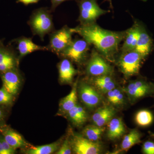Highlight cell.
Masks as SVG:
<instances>
[{
  "instance_id": "4",
  "label": "cell",
  "mask_w": 154,
  "mask_h": 154,
  "mask_svg": "<svg viewBox=\"0 0 154 154\" xmlns=\"http://www.w3.org/2000/svg\"><path fill=\"white\" fill-rule=\"evenodd\" d=\"M124 90L131 101L136 102L145 97L153 96L154 84L144 79H139L130 83Z\"/></svg>"
},
{
  "instance_id": "27",
  "label": "cell",
  "mask_w": 154,
  "mask_h": 154,
  "mask_svg": "<svg viewBox=\"0 0 154 154\" xmlns=\"http://www.w3.org/2000/svg\"><path fill=\"white\" fill-rule=\"evenodd\" d=\"M107 98L108 102L114 106H120L124 102V94L121 91L116 88L107 92Z\"/></svg>"
},
{
  "instance_id": "9",
  "label": "cell",
  "mask_w": 154,
  "mask_h": 154,
  "mask_svg": "<svg viewBox=\"0 0 154 154\" xmlns=\"http://www.w3.org/2000/svg\"><path fill=\"white\" fill-rule=\"evenodd\" d=\"M86 70L88 75L95 77L110 75L113 72L111 66L96 52L93 53L91 56Z\"/></svg>"
},
{
  "instance_id": "11",
  "label": "cell",
  "mask_w": 154,
  "mask_h": 154,
  "mask_svg": "<svg viewBox=\"0 0 154 154\" xmlns=\"http://www.w3.org/2000/svg\"><path fill=\"white\" fill-rule=\"evenodd\" d=\"M3 87L13 96L19 91L21 84V78L17 69L11 70L2 74Z\"/></svg>"
},
{
  "instance_id": "15",
  "label": "cell",
  "mask_w": 154,
  "mask_h": 154,
  "mask_svg": "<svg viewBox=\"0 0 154 154\" xmlns=\"http://www.w3.org/2000/svg\"><path fill=\"white\" fill-rule=\"evenodd\" d=\"M19 57H23L29 54L40 50H47L48 48L42 46L34 43L31 38L22 37L16 40Z\"/></svg>"
},
{
  "instance_id": "13",
  "label": "cell",
  "mask_w": 154,
  "mask_h": 154,
  "mask_svg": "<svg viewBox=\"0 0 154 154\" xmlns=\"http://www.w3.org/2000/svg\"><path fill=\"white\" fill-rule=\"evenodd\" d=\"M139 35L134 50L144 58L149 55L152 47V41L143 25L139 24Z\"/></svg>"
},
{
  "instance_id": "18",
  "label": "cell",
  "mask_w": 154,
  "mask_h": 154,
  "mask_svg": "<svg viewBox=\"0 0 154 154\" xmlns=\"http://www.w3.org/2000/svg\"><path fill=\"white\" fill-rule=\"evenodd\" d=\"M107 124V137L109 139H118L125 132L124 123L121 119H112Z\"/></svg>"
},
{
  "instance_id": "17",
  "label": "cell",
  "mask_w": 154,
  "mask_h": 154,
  "mask_svg": "<svg viewBox=\"0 0 154 154\" xmlns=\"http://www.w3.org/2000/svg\"><path fill=\"white\" fill-rule=\"evenodd\" d=\"M59 79L61 82L65 84L72 83L77 71L70 61L65 58L59 64Z\"/></svg>"
},
{
  "instance_id": "10",
  "label": "cell",
  "mask_w": 154,
  "mask_h": 154,
  "mask_svg": "<svg viewBox=\"0 0 154 154\" xmlns=\"http://www.w3.org/2000/svg\"><path fill=\"white\" fill-rule=\"evenodd\" d=\"M79 94L82 102L90 109L98 107L102 102L101 95L93 86L87 83H81Z\"/></svg>"
},
{
  "instance_id": "29",
  "label": "cell",
  "mask_w": 154,
  "mask_h": 154,
  "mask_svg": "<svg viewBox=\"0 0 154 154\" xmlns=\"http://www.w3.org/2000/svg\"><path fill=\"white\" fill-rule=\"evenodd\" d=\"M72 149L69 140H66L64 141L61 146L56 152V154H70L72 153Z\"/></svg>"
},
{
  "instance_id": "32",
  "label": "cell",
  "mask_w": 154,
  "mask_h": 154,
  "mask_svg": "<svg viewBox=\"0 0 154 154\" xmlns=\"http://www.w3.org/2000/svg\"><path fill=\"white\" fill-rule=\"evenodd\" d=\"M40 0H17V2L22 3L26 5L38 2Z\"/></svg>"
},
{
  "instance_id": "26",
  "label": "cell",
  "mask_w": 154,
  "mask_h": 154,
  "mask_svg": "<svg viewBox=\"0 0 154 154\" xmlns=\"http://www.w3.org/2000/svg\"><path fill=\"white\" fill-rule=\"evenodd\" d=\"M105 131V128L96 125H89L84 128L83 134L84 137L94 142H98L101 139L102 134Z\"/></svg>"
},
{
  "instance_id": "1",
  "label": "cell",
  "mask_w": 154,
  "mask_h": 154,
  "mask_svg": "<svg viewBox=\"0 0 154 154\" xmlns=\"http://www.w3.org/2000/svg\"><path fill=\"white\" fill-rule=\"evenodd\" d=\"M72 29L74 33L79 34L89 44L94 45L108 59L116 52L119 43L125 36L124 33L105 30L95 23L80 25Z\"/></svg>"
},
{
  "instance_id": "16",
  "label": "cell",
  "mask_w": 154,
  "mask_h": 154,
  "mask_svg": "<svg viewBox=\"0 0 154 154\" xmlns=\"http://www.w3.org/2000/svg\"><path fill=\"white\" fill-rule=\"evenodd\" d=\"M115 110L110 106H103L98 108L92 116L94 125L103 127L107 124L115 115Z\"/></svg>"
},
{
  "instance_id": "38",
  "label": "cell",
  "mask_w": 154,
  "mask_h": 154,
  "mask_svg": "<svg viewBox=\"0 0 154 154\" xmlns=\"http://www.w3.org/2000/svg\"><path fill=\"white\" fill-rule=\"evenodd\" d=\"M153 96H154V94Z\"/></svg>"
},
{
  "instance_id": "7",
  "label": "cell",
  "mask_w": 154,
  "mask_h": 154,
  "mask_svg": "<svg viewBox=\"0 0 154 154\" xmlns=\"http://www.w3.org/2000/svg\"><path fill=\"white\" fill-rule=\"evenodd\" d=\"M69 142L75 154H98L102 152V145L98 142L92 141L80 135L72 134Z\"/></svg>"
},
{
  "instance_id": "31",
  "label": "cell",
  "mask_w": 154,
  "mask_h": 154,
  "mask_svg": "<svg viewBox=\"0 0 154 154\" xmlns=\"http://www.w3.org/2000/svg\"><path fill=\"white\" fill-rule=\"evenodd\" d=\"M69 0H51V9L54 11L57 7L63 2Z\"/></svg>"
},
{
  "instance_id": "35",
  "label": "cell",
  "mask_w": 154,
  "mask_h": 154,
  "mask_svg": "<svg viewBox=\"0 0 154 154\" xmlns=\"http://www.w3.org/2000/svg\"><path fill=\"white\" fill-rule=\"evenodd\" d=\"M151 136L152 137H153L154 138V133H151Z\"/></svg>"
},
{
  "instance_id": "23",
  "label": "cell",
  "mask_w": 154,
  "mask_h": 154,
  "mask_svg": "<svg viewBox=\"0 0 154 154\" xmlns=\"http://www.w3.org/2000/svg\"><path fill=\"white\" fill-rule=\"evenodd\" d=\"M142 134L137 129H133L125 136L121 144L122 150L127 151L134 146L140 143Z\"/></svg>"
},
{
  "instance_id": "19",
  "label": "cell",
  "mask_w": 154,
  "mask_h": 154,
  "mask_svg": "<svg viewBox=\"0 0 154 154\" xmlns=\"http://www.w3.org/2000/svg\"><path fill=\"white\" fill-rule=\"evenodd\" d=\"M70 120L77 126H82L88 119V114L82 106L78 105L73 107L66 113Z\"/></svg>"
},
{
  "instance_id": "5",
  "label": "cell",
  "mask_w": 154,
  "mask_h": 154,
  "mask_svg": "<svg viewBox=\"0 0 154 154\" xmlns=\"http://www.w3.org/2000/svg\"><path fill=\"white\" fill-rule=\"evenodd\" d=\"M79 20L81 25L95 23L97 18L107 13L100 8L96 0H81Z\"/></svg>"
},
{
  "instance_id": "22",
  "label": "cell",
  "mask_w": 154,
  "mask_h": 154,
  "mask_svg": "<svg viewBox=\"0 0 154 154\" xmlns=\"http://www.w3.org/2000/svg\"><path fill=\"white\" fill-rule=\"evenodd\" d=\"M93 82L98 90L104 94H107L109 91L115 88V82L110 75L96 77Z\"/></svg>"
},
{
  "instance_id": "37",
  "label": "cell",
  "mask_w": 154,
  "mask_h": 154,
  "mask_svg": "<svg viewBox=\"0 0 154 154\" xmlns=\"http://www.w3.org/2000/svg\"><path fill=\"white\" fill-rule=\"evenodd\" d=\"M141 1H143V2H146V1H147V0H141Z\"/></svg>"
},
{
  "instance_id": "3",
  "label": "cell",
  "mask_w": 154,
  "mask_h": 154,
  "mask_svg": "<svg viewBox=\"0 0 154 154\" xmlns=\"http://www.w3.org/2000/svg\"><path fill=\"white\" fill-rule=\"evenodd\" d=\"M144 59L139 53L133 50L124 52L119 59V66L125 76L130 77L139 73Z\"/></svg>"
},
{
  "instance_id": "21",
  "label": "cell",
  "mask_w": 154,
  "mask_h": 154,
  "mask_svg": "<svg viewBox=\"0 0 154 154\" xmlns=\"http://www.w3.org/2000/svg\"><path fill=\"white\" fill-rule=\"evenodd\" d=\"M139 35V24L137 23L127 32L124 43L122 47L123 52L134 50Z\"/></svg>"
},
{
  "instance_id": "12",
  "label": "cell",
  "mask_w": 154,
  "mask_h": 154,
  "mask_svg": "<svg viewBox=\"0 0 154 154\" xmlns=\"http://www.w3.org/2000/svg\"><path fill=\"white\" fill-rule=\"evenodd\" d=\"M13 49L3 46L0 49V73L17 69V59Z\"/></svg>"
},
{
  "instance_id": "14",
  "label": "cell",
  "mask_w": 154,
  "mask_h": 154,
  "mask_svg": "<svg viewBox=\"0 0 154 154\" xmlns=\"http://www.w3.org/2000/svg\"><path fill=\"white\" fill-rule=\"evenodd\" d=\"M0 131L4 139L15 149L30 146L22 136L14 130L8 128H3Z\"/></svg>"
},
{
  "instance_id": "28",
  "label": "cell",
  "mask_w": 154,
  "mask_h": 154,
  "mask_svg": "<svg viewBox=\"0 0 154 154\" xmlns=\"http://www.w3.org/2000/svg\"><path fill=\"white\" fill-rule=\"evenodd\" d=\"M13 96L8 93L4 87L0 89V105H9L13 101Z\"/></svg>"
},
{
  "instance_id": "20",
  "label": "cell",
  "mask_w": 154,
  "mask_h": 154,
  "mask_svg": "<svg viewBox=\"0 0 154 154\" xmlns=\"http://www.w3.org/2000/svg\"><path fill=\"white\" fill-rule=\"evenodd\" d=\"M77 87L75 84L70 93L62 99L60 103L59 112L67 113L75 105H77Z\"/></svg>"
},
{
  "instance_id": "36",
  "label": "cell",
  "mask_w": 154,
  "mask_h": 154,
  "mask_svg": "<svg viewBox=\"0 0 154 154\" xmlns=\"http://www.w3.org/2000/svg\"><path fill=\"white\" fill-rule=\"evenodd\" d=\"M107 1H108V2L110 3V5H111V1H112V0H107Z\"/></svg>"
},
{
  "instance_id": "33",
  "label": "cell",
  "mask_w": 154,
  "mask_h": 154,
  "mask_svg": "<svg viewBox=\"0 0 154 154\" xmlns=\"http://www.w3.org/2000/svg\"><path fill=\"white\" fill-rule=\"evenodd\" d=\"M2 106L3 105H0V123L3 121L5 116V112Z\"/></svg>"
},
{
  "instance_id": "6",
  "label": "cell",
  "mask_w": 154,
  "mask_h": 154,
  "mask_svg": "<svg viewBox=\"0 0 154 154\" xmlns=\"http://www.w3.org/2000/svg\"><path fill=\"white\" fill-rule=\"evenodd\" d=\"M72 28L64 26L60 30L53 31L50 36L48 49L60 54L72 41L73 33Z\"/></svg>"
},
{
  "instance_id": "24",
  "label": "cell",
  "mask_w": 154,
  "mask_h": 154,
  "mask_svg": "<svg viewBox=\"0 0 154 154\" xmlns=\"http://www.w3.org/2000/svg\"><path fill=\"white\" fill-rule=\"evenodd\" d=\"M154 120L153 113L148 109L139 110L135 116V121L141 127H146L151 125Z\"/></svg>"
},
{
  "instance_id": "30",
  "label": "cell",
  "mask_w": 154,
  "mask_h": 154,
  "mask_svg": "<svg viewBox=\"0 0 154 154\" xmlns=\"http://www.w3.org/2000/svg\"><path fill=\"white\" fill-rule=\"evenodd\" d=\"M142 152L144 154H154V142L150 140L146 141L142 147Z\"/></svg>"
},
{
  "instance_id": "8",
  "label": "cell",
  "mask_w": 154,
  "mask_h": 154,
  "mask_svg": "<svg viewBox=\"0 0 154 154\" xmlns=\"http://www.w3.org/2000/svg\"><path fill=\"white\" fill-rule=\"evenodd\" d=\"M89 45L84 38L72 40L60 54L77 63H80L85 58L89 50Z\"/></svg>"
},
{
  "instance_id": "25",
  "label": "cell",
  "mask_w": 154,
  "mask_h": 154,
  "mask_svg": "<svg viewBox=\"0 0 154 154\" xmlns=\"http://www.w3.org/2000/svg\"><path fill=\"white\" fill-rule=\"evenodd\" d=\"M60 143L59 142L53 143L49 144L32 146L25 152L27 154H51L57 151L59 149Z\"/></svg>"
},
{
  "instance_id": "2",
  "label": "cell",
  "mask_w": 154,
  "mask_h": 154,
  "mask_svg": "<svg viewBox=\"0 0 154 154\" xmlns=\"http://www.w3.org/2000/svg\"><path fill=\"white\" fill-rule=\"evenodd\" d=\"M33 35H37L41 39L53 32L54 25L50 11L45 8L37 9L34 11L28 21Z\"/></svg>"
},
{
  "instance_id": "34",
  "label": "cell",
  "mask_w": 154,
  "mask_h": 154,
  "mask_svg": "<svg viewBox=\"0 0 154 154\" xmlns=\"http://www.w3.org/2000/svg\"><path fill=\"white\" fill-rule=\"evenodd\" d=\"M3 46H4V45H3L2 41L0 40V49Z\"/></svg>"
}]
</instances>
